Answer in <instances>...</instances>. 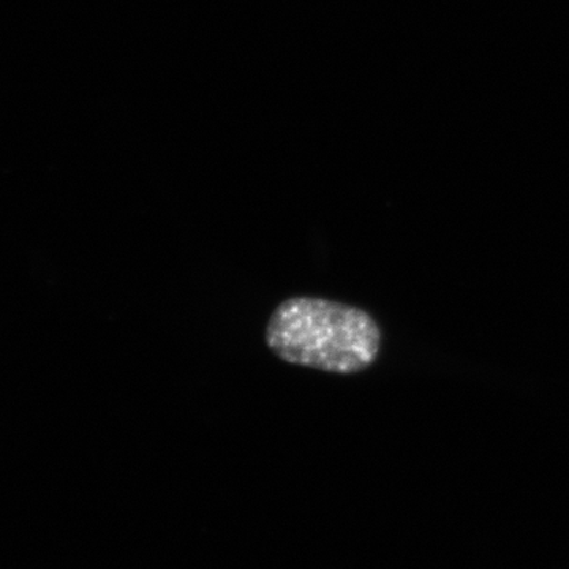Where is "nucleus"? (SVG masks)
<instances>
[{
  "mask_svg": "<svg viewBox=\"0 0 569 569\" xmlns=\"http://www.w3.org/2000/svg\"><path fill=\"white\" fill-rule=\"evenodd\" d=\"M269 350L293 366L358 373L380 355V326L359 307L323 298L284 299L266 325Z\"/></svg>",
  "mask_w": 569,
  "mask_h": 569,
  "instance_id": "obj_1",
  "label": "nucleus"
}]
</instances>
